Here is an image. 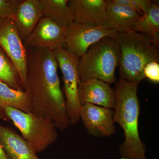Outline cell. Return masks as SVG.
<instances>
[{"mask_svg":"<svg viewBox=\"0 0 159 159\" xmlns=\"http://www.w3.org/2000/svg\"><path fill=\"white\" fill-rule=\"evenodd\" d=\"M43 17L50 19L59 25L67 28L74 22L73 11L68 0H40Z\"/></svg>","mask_w":159,"mask_h":159,"instance_id":"cell-16","label":"cell"},{"mask_svg":"<svg viewBox=\"0 0 159 159\" xmlns=\"http://www.w3.org/2000/svg\"><path fill=\"white\" fill-rule=\"evenodd\" d=\"M53 52L62 74L66 109L70 124L75 125L80 120V111L82 107L78 93L80 81L78 71L79 59L64 47Z\"/></svg>","mask_w":159,"mask_h":159,"instance_id":"cell-6","label":"cell"},{"mask_svg":"<svg viewBox=\"0 0 159 159\" xmlns=\"http://www.w3.org/2000/svg\"><path fill=\"white\" fill-rule=\"evenodd\" d=\"M120 55L119 45L113 38L101 39L80 58V81L97 79L110 84L116 83L115 71L119 66Z\"/></svg>","mask_w":159,"mask_h":159,"instance_id":"cell-4","label":"cell"},{"mask_svg":"<svg viewBox=\"0 0 159 159\" xmlns=\"http://www.w3.org/2000/svg\"><path fill=\"white\" fill-rule=\"evenodd\" d=\"M27 52V85L25 91L31 100L32 113L51 119L57 129L65 130L70 123L54 52L49 49L38 48H28Z\"/></svg>","mask_w":159,"mask_h":159,"instance_id":"cell-1","label":"cell"},{"mask_svg":"<svg viewBox=\"0 0 159 159\" xmlns=\"http://www.w3.org/2000/svg\"><path fill=\"white\" fill-rule=\"evenodd\" d=\"M130 31L146 34L159 42V1H153L148 12L139 18Z\"/></svg>","mask_w":159,"mask_h":159,"instance_id":"cell-18","label":"cell"},{"mask_svg":"<svg viewBox=\"0 0 159 159\" xmlns=\"http://www.w3.org/2000/svg\"><path fill=\"white\" fill-rule=\"evenodd\" d=\"M119 4L128 6L139 13L141 16L146 14L152 5V0H114Z\"/></svg>","mask_w":159,"mask_h":159,"instance_id":"cell-20","label":"cell"},{"mask_svg":"<svg viewBox=\"0 0 159 159\" xmlns=\"http://www.w3.org/2000/svg\"><path fill=\"white\" fill-rule=\"evenodd\" d=\"M66 28L50 19L43 17L24 41L28 48L47 49L52 51L63 48L65 43Z\"/></svg>","mask_w":159,"mask_h":159,"instance_id":"cell-9","label":"cell"},{"mask_svg":"<svg viewBox=\"0 0 159 159\" xmlns=\"http://www.w3.org/2000/svg\"><path fill=\"white\" fill-rule=\"evenodd\" d=\"M139 84L119 79L116 83L114 120L124 131L125 139L119 146L122 159H147L146 148L139 135L138 121L140 111L138 93Z\"/></svg>","mask_w":159,"mask_h":159,"instance_id":"cell-2","label":"cell"},{"mask_svg":"<svg viewBox=\"0 0 159 159\" xmlns=\"http://www.w3.org/2000/svg\"><path fill=\"white\" fill-rule=\"evenodd\" d=\"M0 159H9L0 142Z\"/></svg>","mask_w":159,"mask_h":159,"instance_id":"cell-23","label":"cell"},{"mask_svg":"<svg viewBox=\"0 0 159 159\" xmlns=\"http://www.w3.org/2000/svg\"><path fill=\"white\" fill-rule=\"evenodd\" d=\"M0 120L4 121H9L8 117L6 116L2 109L0 108Z\"/></svg>","mask_w":159,"mask_h":159,"instance_id":"cell-24","label":"cell"},{"mask_svg":"<svg viewBox=\"0 0 159 159\" xmlns=\"http://www.w3.org/2000/svg\"><path fill=\"white\" fill-rule=\"evenodd\" d=\"M0 142L9 159H40L22 137L0 124Z\"/></svg>","mask_w":159,"mask_h":159,"instance_id":"cell-15","label":"cell"},{"mask_svg":"<svg viewBox=\"0 0 159 159\" xmlns=\"http://www.w3.org/2000/svg\"><path fill=\"white\" fill-rule=\"evenodd\" d=\"M107 16L105 26L117 33L130 31L141 16L128 6L114 0H107Z\"/></svg>","mask_w":159,"mask_h":159,"instance_id":"cell-14","label":"cell"},{"mask_svg":"<svg viewBox=\"0 0 159 159\" xmlns=\"http://www.w3.org/2000/svg\"><path fill=\"white\" fill-rule=\"evenodd\" d=\"M3 106L26 113L32 112L31 100L25 91L14 89L0 81V108Z\"/></svg>","mask_w":159,"mask_h":159,"instance_id":"cell-17","label":"cell"},{"mask_svg":"<svg viewBox=\"0 0 159 159\" xmlns=\"http://www.w3.org/2000/svg\"><path fill=\"white\" fill-rule=\"evenodd\" d=\"M0 81L16 90H23L16 70L0 48Z\"/></svg>","mask_w":159,"mask_h":159,"instance_id":"cell-19","label":"cell"},{"mask_svg":"<svg viewBox=\"0 0 159 159\" xmlns=\"http://www.w3.org/2000/svg\"><path fill=\"white\" fill-rule=\"evenodd\" d=\"M117 33L102 25L74 22L66 28L65 46L80 59L92 45L107 36L113 38Z\"/></svg>","mask_w":159,"mask_h":159,"instance_id":"cell-8","label":"cell"},{"mask_svg":"<svg viewBox=\"0 0 159 159\" xmlns=\"http://www.w3.org/2000/svg\"><path fill=\"white\" fill-rule=\"evenodd\" d=\"M80 119L93 136L105 138L116 133L114 110L111 109L87 103L80 110Z\"/></svg>","mask_w":159,"mask_h":159,"instance_id":"cell-10","label":"cell"},{"mask_svg":"<svg viewBox=\"0 0 159 159\" xmlns=\"http://www.w3.org/2000/svg\"><path fill=\"white\" fill-rule=\"evenodd\" d=\"M74 22L102 25L106 21L107 4L104 0H69Z\"/></svg>","mask_w":159,"mask_h":159,"instance_id":"cell-13","label":"cell"},{"mask_svg":"<svg viewBox=\"0 0 159 159\" xmlns=\"http://www.w3.org/2000/svg\"><path fill=\"white\" fill-rule=\"evenodd\" d=\"M22 41L13 19L0 25V48L16 70L25 91L27 85L28 52Z\"/></svg>","mask_w":159,"mask_h":159,"instance_id":"cell-7","label":"cell"},{"mask_svg":"<svg viewBox=\"0 0 159 159\" xmlns=\"http://www.w3.org/2000/svg\"><path fill=\"white\" fill-rule=\"evenodd\" d=\"M2 108L36 153L43 151L58 139L57 127L51 119L37 116L32 113L25 112L8 106H3Z\"/></svg>","mask_w":159,"mask_h":159,"instance_id":"cell-5","label":"cell"},{"mask_svg":"<svg viewBox=\"0 0 159 159\" xmlns=\"http://www.w3.org/2000/svg\"><path fill=\"white\" fill-rule=\"evenodd\" d=\"M144 74L151 81L159 82V64L157 61H152L146 65L144 69Z\"/></svg>","mask_w":159,"mask_h":159,"instance_id":"cell-22","label":"cell"},{"mask_svg":"<svg viewBox=\"0 0 159 159\" xmlns=\"http://www.w3.org/2000/svg\"><path fill=\"white\" fill-rule=\"evenodd\" d=\"M113 38L120 48V79L140 84L145 78L146 65L159 62V42L146 34L132 31L118 33Z\"/></svg>","mask_w":159,"mask_h":159,"instance_id":"cell-3","label":"cell"},{"mask_svg":"<svg viewBox=\"0 0 159 159\" xmlns=\"http://www.w3.org/2000/svg\"><path fill=\"white\" fill-rule=\"evenodd\" d=\"M43 17V7L40 0H20L12 19L22 40L30 35Z\"/></svg>","mask_w":159,"mask_h":159,"instance_id":"cell-12","label":"cell"},{"mask_svg":"<svg viewBox=\"0 0 159 159\" xmlns=\"http://www.w3.org/2000/svg\"><path fill=\"white\" fill-rule=\"evenodd\" d=\"M20 0H0V25L13 18L15 11Z\"/></svg>","mask_w":159,"mask_h":159,"instance_id":"cell-21","label":"cell"},{"mask_svg":"<svg viewBox=\"0 0 159 159\" xmlns=\"http://www.w3.org/2000/svg\"><path fill=\"white\" fill-rule=\"evenodd\" d=\"M78 93L82 105L89 103L111 109L115 108L116 91L102 80L92 79L80 81Z\"/></svg>","mask_w":159,"mask_h":159,"instance_id":"cell-11","label":"cell"}]
</instances>
